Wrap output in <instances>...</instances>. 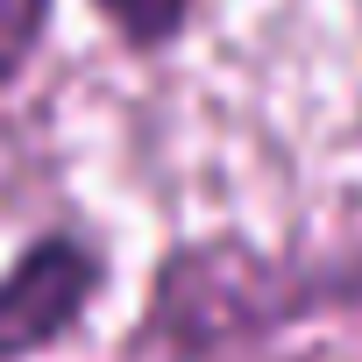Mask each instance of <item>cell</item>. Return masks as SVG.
<instances>
[{
	"instance_id": "obj_1",
	"label": "cell",
	"mask_w": 362,
	"mask_h": 362,
	"mask_svg": "<svg viewBox=\"0 0 362 362\" xmlns=\"http://www.w3.org/2000/svg\"><path fill=\"white\" fill-rule=\"evenodd\" d=\"M107 291V256L86 235H36L8 270H0V362L50 355L86 327V313Z\"/></svg>"
},
{
	"instance_id": "obj_2",
	"label": "cell",
	"mask_w": 362,
	"mask_h": 362,
	"mask_svg": "<svg viewBox=\"0 0 362 362\" xmlns=\"http://www.w3.org/2000/svg\"><path fill=\"white\" fill-rule=\"evenodd\" d=\"M192 8H199V0H93V15H100L128 50H142V57H156V50H170L177 36H185Z\"/></svg>"
},
{
	"instance_id": "obj_3",
	"label": "cell",
	"mask_w": 362,
	"mask_h": 362,
	"mask_svg": "<svg viewBox=\"0 0 362 362\" xmlns=\"http://www.w3.org/2000/svg\"><path fill=\"white\" fill-rule=\"evenodd\" d=\"M43 29H50V0H0V93L36 64Z\"/></svg>"
}]
</instances>
